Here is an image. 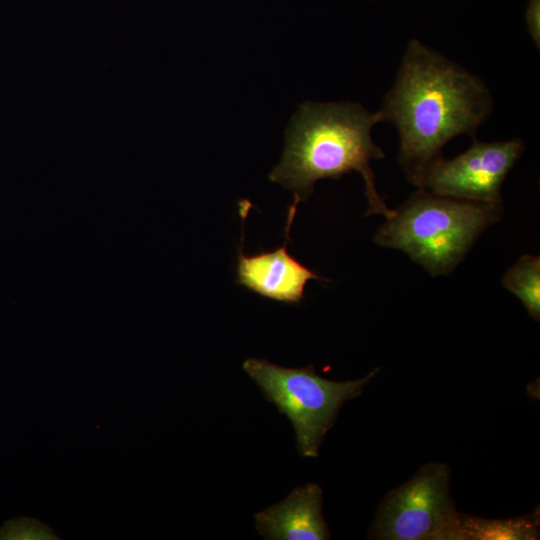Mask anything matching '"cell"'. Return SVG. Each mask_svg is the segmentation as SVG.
Returning <instances> with one entry per match:
<instances>
[{"instance_id":"obj_1","label":"cell","mask_w":540,"mask_h":540,"mask_svg":"<svg viewBox=\"0 0 540 540\" xmlns=\"http://www.w3.org/2000/svg\"><path fill=\"white\" fill-rule=\"evenodd\" d=\"M485 82L459 63L413 38L406 44L395 80L378 112L399 136L398 162L418 187L447 142L475 137L493 111Z\"/></svg>"},{"instance_id":"obj_2","label":"cell","mask_w":540,"mask_h":540,"mask_svg":"<svg viewBox=\"0 0 540 540\" xmlns=\"http://www.w3.org/2000/svg\"><path fill=\"white\" fill-rule=\"evenodd\" d=\"M382 122L355 102H304L285 132V149L269 179L292 191V205L306 201L321 179H340L356 171L361 174L368 203L366 215L393 216L375 187L371 161L385 157L374 143L372 129Z\"/></svg>"},{"instance_id":"obj_3","label":"cell","mask_w":540,"mask_h":540,"mask_svg":"<svg viewBox=\"0 0 540 540\" xmlns=\"http://www.w3.org/2000/svg\"><path fill=\"white\" fill-rule=\"evenodd\" d=\"M502 213V203L459 199L418 188L376 231L374 241L402 250L434 277L448 275Z\"/></svg>"},{"instance_id":"obj_4","label":"cell","mask_w":540,"mask_h":540,"mask_svg":"<svg viewBox=\"0 0 540 540\" xmlns=\"http://www.w3.org/2000/svg\"><path fill=\"white\" fill-rule=\"evenodd\" d=\"M242 367L267 400L290 420L304 457L318 456L340 408L359 396L378 371L359 380L336 382L317 375L312 365L285 368L265 359L248 358Z\"/></svg>"},{"instance_id":"obj_5","label":"cell","mask_w":540,"mask_h":540,"mask_svg":"<svg viewBox=\"0 0 540 540\" xmlns=\"http://www.w3.org/2000/svg\"><path fill=\"white\" fill-rule=\"evenodd\" d=\"M450 468L428 463L380 503L369 537L382 540H463L450 495Z\"/></svg>"},{"instance_id":"obj_6","label":"cell","mask_w":540,"mask_h":540,"mask_svg":"<svg viewBox=\"0 0 540 540\" xmlns=\"http://www.w3.org/2000/svg\"><path fill=\"white\" fill-rule=\"evenodd\" d=\"M525 150L519 138L473 144L452 159L443 156L424 172L417 188L486 203H502L504 180Z\"/></svg>"},{"instance_id":"obj_7","label":"cell","mask_w":540,"mask_h":540,"mask_svg":"<svg viewBox=\"0 0 540 540\" xmlns=\"http://www.w3.org/2000/svg\"><path fill=\"white\" fill-rule=\"evenodd\" d=\"M294 215L288 214L285 225V243L270 252L247 256L242 244L237 257V283L268 299L294 304L304 299L307 281L327 280L305 267L287 251L289 232Z\"/></svg>"},{"instance_id":"obj_8","label":"cell","mask_w":540,"mask_h":540,"mask_svg":"<svg viewBox=\"0 0 540 540\" xmlns=\"http://www.w3.org/2000/svg\"><path fill=\"white\" fill-rule=\"evenodd\" d=\"M322 497V489L315 483L298 487L281 502L257 513L256 529L269 540L329 539Z\"/></svg>"},{"instance_id":"obj_9","label":"cell","mask_w":540,"mask_h":540,"mask_svg":"<svg viewBox=\"0 0 540 540\" xmlns=\"http://www.w3.org/2000/svg\"><path fill=\"white\" fill-rule=\"evenodd\" d=\"M463 540H533L539 537L538 514L493 520L459 514Z\"/></svg>"},{"instance_id":"obj_10","label":"cell","mask_w":540,"mask_h":540,"mask_svg":"<svg viewBox=\"0 0 540 540\" xmlns=\"http://www.w3.org/2000/svg\"><path fill=\"white\" fill-rule=\"evenodd\" d=\"M503 286L525 306L532 318H540V257L525 254L505 273Z\"/></svg>"},{"instance_id":"obj_11","label":"cell","mask_w":540,"mask_h":540,"mask_svg":"<svg viewBox=\"0 0 540 540\" xmlns=\"http://www.w3.org/2000/svg\"><path fill=\"white\" fill-rule=\"evenodd\" d=\"M527 31L539 49L540 47V0H529L525 10Z\"/></svg>"}]
</instances>
